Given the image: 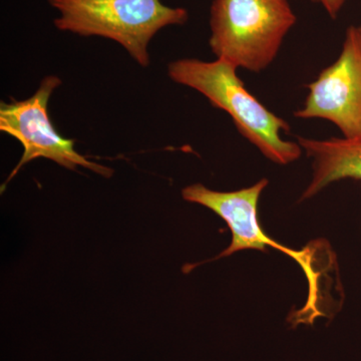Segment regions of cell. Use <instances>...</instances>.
I'll use <instances>...</instances> for the list:
<instances>
[{
  "instance_id": "7",
  "label": "cell",
  "mask_w": 361,
  "mask_h": 361,
  "mask_svg": "<svg viewBox=\"0 0 361 361\" xmlns=\"http://www.w3.org/2000/svg\"><path fill=\"white\" fill-rule=\"evenodd\" d=\"M297 141L308 158L312 159L313 168L312 180L301 201L312 198L337 180H361V137L315 140L297 137Z\"/></svg>"
},
{
  "instance_id": "3",
  "label": "cell",
  "mask_w": 361,
  "mask_h": 361,
  "mask_svg": "<svg viewBox=\"0 0 361 361\" xmlns=\"http://www.w3.org/2000/svg\"><path fill=\"white\" fill-rule=\"evenodd\" d=\"M296 20L288 0H214L209 44L217 59L260 73L276 59Z\"/></svg>"
},
{
  "instance_id": "8",
  "label": "cell",
  "mask_w": 361,
  "mask_h": 361,
  "mask_svg": "<svg viewBox=\"0 0 361 361\" xmlns=\"http://www.w3.org/2000/svg\"><path fill=\"white\" fill-rule=\"evenodd\" d=\"M311 1L322 6L323 8L329 14L330 18L334 20L341 13L346 0H311Z\"/></svg>"
},
{
  "instance_id": "1",
  "label": "cell",
  "mask_w": 361,
  "mask_h": 361,
  "mask_svg": "<svg viewBox=\"0 0 361 361\" xmlns=\"http://www.w3.org/2000/svg\"><path fill=\"white\" fill-rule=\"evenodd\" d=\"M237 70L236 66L220 59L214 61L183 59L168 66L171 80L197 90L213 106L226 111L240 134L268 160L279 165L298 160L303 151L300 145L282 137V133L290 130L289 123L268 110L247 90Z\"/></svg>"
},
{
  "instance_id": "6",
  "label": "cell",
  "mask_w": 361,
  "mask_h": 361,
  "mask_svg": "<svg viewBox=\"0 0 361 361\" xmlns=\"http://www.w3.org/2000/svg\"><path fill=\"white\" fill-rule=\"evenodd\" d=\"M307 97L294 116L322 118L336 125L343 137H361V32L349 26L338 59L308 85Z\"/></svg>"
},
{
  "instance_id": "5",
  "label": "cell",
  "mask_w": 361,
  "mask_h": 361,
  "mask_svg": "<svg viewBox=\"0 0 361 361\" xmlns=\"http://www.w3.org/2000/svg\"><path fill=\"white\" fill-rule=\"evenodd\" d=\"M61 85V78L49 75L42 80L39 90L30 99L2 103L0 106V130L16 137L23 147V156L1 191L23 166L39 158L56 161L70 170L82 167L106 178L114 174L111 168L80 155L75 148V140L66 139L52 125L47 106L52 92Z\"/></svg>"
},
{
  "instance_id": "9",
  "label": "cell",
  "mask_w": 361,
  "mask_h": 361,
  "mask_svg": "<svg viewBox=\"0 0 361 361\" xmlns=\"http://www.w3.org/2000/svg\"><path fill=\"white\" fill-rule=\"evenodd\" d=\"M358 27H360V32H361V25L358 26Z\"/></svg>"
},
{
  "instance_id": "4",
  "label": "cell",
  "mask_w": 361,
  "mask_h": 361,
  "mask_svg": "<svg viewBox=\"0 0 361 361\" xmlns=\"http://www.w3.org/2000/svg\"><path fill=\"white\" fill-rule=\"evenodd\" d=\"M268 184L267 179H262L250 187L233 192L214 191L202 184L190 185L182 190L185 201L210 209L225 221L232 233V242L229 247L217 257L202 263L229 257L242 250L265 251L267 246L287 254L300 266L310 286L305 307L293 315L292 325L313 324L316 318L324 316L319 305L322 300L319 287L322 271L316 268V255L310 247L302 251H295L281 245L263 232L258 221V202Z\"/></svg>"
},
{
  "instance_id": "2",
  "label": "cell",
  "mask_w": 361,
  "mask_h": 361,
  "mask_svg": "<svg viewBox=\"0 0 361 361\" xmlns=\"http://www.w3.org/2000/svg\"><path fill=\"white\" fill-rule=\"evenodd\" d=\"M59 13L54 20L61 32L101 37L122 45L142 66L149 65L152 39L170 25H183L189 13L161 0H49Z\"/></svg>"
}]
</instances>
